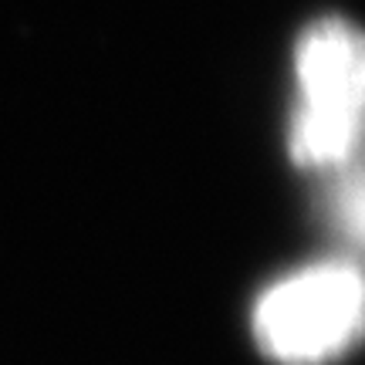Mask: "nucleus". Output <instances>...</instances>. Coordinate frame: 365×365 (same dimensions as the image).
I'll use <instances>...</instances> for the list:
<instances>
[{
  "instance_id": "2",
  "label": "nucleus",
  "mask_w": 365,
  "mask_h": 365,
  "mask_svg": "<svg viewBox=\"0 0 365 365\" xmlns=\"http://www.w3.org/2000/svg\"><path fill=\"white\" fill-rule=\"evenodd\" d=\"M362 331V274L349 257L308 264L281 277L254 304V335L281 365L339 359Z\"/></svg>"
},
{
  "instance_id": "1",
  "label": "nucleus",
  "mask_w": 365,
  "mask_h": 365,
  "mask_svg": "<svg viewBox=\"0 0 365 365\" xmlns=\"http://www.w3.org/2000/svg\"><path fill=\"white\" fill-rule=\"evenodd\" d=\"M298 105L291 115V159L304 170L349 166L362 135L365 54L345 17H322L294 48Z\"/></svg>"
},
{
  "instance_id": "3",
  "label": "nucleus",
  "mask_w": 365,
  "mask_h": 365,
  "mask_svg": "<svg viewBox=\"0 0 365 365\" xmlns=\"http://www.w3.org/2000/svg\"><path fill=\"white\" fill-rule=\"evenodd\" d=\"M339 176V186L331 193V210H335V227L349 240H359L362 234V180H359V170L352 163L335 170Z\"/></svg>"
}]
</instances>
